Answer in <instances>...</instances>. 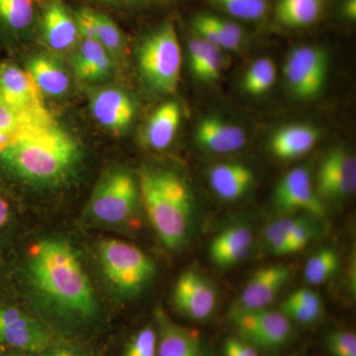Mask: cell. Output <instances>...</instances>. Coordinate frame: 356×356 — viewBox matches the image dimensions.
<instances>
[{"label": "cell", "mask_w": 356, "mask_h": 356, "mask_svg": "<svg viewBox=\"0 0 356 356\" xmlns=\"http://www.w3.org/2000/svg\"><path fill=\"white\" fill-rule=\"evenodd\" d=\"M224 356H259L257 348L240 337H229L222 344Z\"/></svg>", "instance_id": "38"}, {"label": "cell", "mask_w": 356, "mask_h": 356, "mask_svg": "<svg viewBox=\"0 0 356 356\" xmlns=\"http://www.w3.org/2000/svg\"><path fill=\"white\" fill-rule=\"evenodd\" d=\"M273 203L283 213L305 212L314 218L325 214L324 202L314 188L306 168H293L281 178L274 189Z\"/></svg>", "instance_id": "11"}, {"label": "cell", "mask_w": 356, "mask_h": 356, "mask_svg": "<svg viewBox=\"0 0 356 356\" xmlns=\"http://www.w3.org/2000/svg\"><path fill=\"white\" fill-rule=\"evenodd\" d=\"M42 33L44 43L56 51L69 50L79 35L76 19L60 1L53 2L44 11Z\"/></svg>", "instance_id": "23"}, {"label": "cell", "mask_w": 356, "mask_h": 356, "mask_svg": "<svg viewBox=\"0 0 356 356\" xmlns=\"http://www.w3.org/2000/svg\"><path fill=\"white\" fill-rule=\"evenodd\" d=\"M139 197V185L133 175L124 170H112L100 178L89 210L98 222L125 224L135 215Z\"/></svg>", "instance_id": "6"}, {"label": "cell", "mask_w": 356, "mask_h": 356, "mask_svg": "<svg viewBox=\"0 0 356 356\" xmlns=\"http://www.w3.org/2000/svg\"><path fill=\"white\" fill-rule=\"evenodd\" d=\"M286 300L293 302V303L305 306L307 308L312 309V310L318 312V313L323 314V311H324L322 299L320 298L317 293L308 289V288L296 290L290 296H288Z\"/></svg>", "instance_id": "39"}, {"label": "cell", "mask_w": 356, "mask_h": 356, "mask_svg": "<svg viewBox=\"0 0 356 356\" xmlns=\"http://www.w3.org/2000/svg\"><path fill=\"white\" fill-rule=\"evenodd\" d=\"M98 254L107 280L125 294L140 292L156 273L153 261L144 252L123 241H104Z\"/></svg>", "instance_id": "5"}, {"label": "cell", "mask_w": 356, "mask_h": 356, "mask_svg": "<svg viewBox=\"0 0 356 356\" xmlns=\"http://www.w3.org/2000/svg\"><path fill=\"white\" fill-rule=\"evenodd\" d=\"M74 69L77 79L81 81L98 83L113 74V60L99 42L83 39L74 54Z\"/></svg>", "instance_id": "22"}, {"label": "cell", "mask_w": 356, "mask_h": 356, "mask_svg": "<svg viewBox=\"0 0 356 356\" xmlns=\"http://www.w3.org/2000/svg\"><path fill=\"white\" fill-rule=\"evenodd\" d=\"M14 211L8 196L0 189V243L3 242L7 231L13 224Z\"/></svg>", "instance_id": "40"}, {"label": "cell", "mask_w": 356, "mask_h": 356, "mask_svg": "<svg viewBox=\"0 0 356 356\" xmlns=\"http://www.w3.org/2000/svg\"><path fill=\"white\" fill-rule=\"evenodd\" d=\"M324 7L325 0H278L276 19L285 27H307L320 19Z\"/></svg>", "instance_id": "28"}, {"label": "cell", "mask_w": 356, "mask_h": 356, "mask_svg": "<svg viewBox=\"0 0 356 356\" xmlns=\"http://www.w3.org/2000/svg\"><path fill=\"white\" fill-rule=\"evenodd\" d=\"M0 102L14 110L42 111L44 95L30 74L10 60L0 62Z\"/></svg>", "instance_id": "13"}, {"label": "cell", "mask_w": 356, "mask_h": 356, "mask_svg": "<svg viewBox=\"0 0 356 356\" xmlns=\"http://www.w3.org/2000/svg\"><path fill=\"white\" fill-rule=\"evenodd\" d=\"M28 269L36 286L58 307L81 318L95 314L92 287L69 245L57 240L36 243L29 250Z\"/></svg>", "instance_id": "1"}, {"label": "cell", "mask_w": 356, "mask_h": 356, "mask_svg": "<svg viewBox=\"0 0 356 356\" xmlns=\"http://www.w3.org/2000/svg\"><path fill=\"white\" fill-rule=\"evenodd\" d=\"M51 343L50 332L20 307L0 300V350L42 353Z\"/></svg>", "instance_id": "8"}, {"label": "cell", "mask_w": 356, "mask_h": 356, "mask_svg": "<svg viewBox=\"0 0 356 356\" xmlns=\"http://www.w3.org/2000/svg\"><path fill=\"white\" fill-rule=\"evenodd\" d=\"M79 158L76 140L57 126L0 152V177L26 184H56L72 172Z\"/></svg>", "instance_id": "2"}, {"label": "cell", "mask_w": 356, "mask_h": 356, "mask_svg": "<svg viewBox=\"0 0 356 356\" xmlns=\"http://www.w3.org/2000/svg\"><path fill=\"white\" fill-rule=\"evenodd\" d=\"M57 126L48 109L18 111L0 102V152L25 138L47 132Z\"/></svg>", "instance_id": "15"}, {"label": "cell", "mask_w": 356, "mask_h": 356, "mask_svg": "<svg viewBox=\"0 0 356 356\" xmlns=\"http://www.w3.org/2000/svg\"><path fill=\"white\" fill-rule=\"evenodd\" d=\"M188 54L189 65L196 79L203 83L220 79L225 65L221 49L195 35L189 41Z\"/></svg>", "instance_id": "27"}, {"label": "cell", "mask_w": 356, "mask_h": 356, "mask_svg": "<svg viewBox=\"0 0 356 356\" xmlns=\"http://www.w3.org/2000/svg\"><path fill=\"white\" fill-rule=\"evenodd\" d=\"M318 231L317 222H314L313 217L303 216L290 236V254L304 250L317 236Z\"/></svg>", "instance_id": "36"}, {"label": "cell", "mask_w": 356, "mask_h": 356, "mask_svg": "<svg viewBox=\"0 0 356 356\" xmlns=\"http://www.w3.org/2000/svg\"><path fill=\"white\" fill-rule=\"evenodd\" d=\"M254 243L252 229L243 225L229 227L213 238L209 257L215 266L228 268L243 261Z\"/></svg>", "instance_id": "20"}, {"label": "cell", "mask_w": 356, "mask_h": 356, "mask_svg": "<svg viewBox=\"0 0 356 356\" xmlns=\"http://www.w3.org/2000/svg\"><path fill=\"white\" fill-rule=\"evenodd\" d=\"M102 1L115 2V3L125 4H144L149 2V0H102Z\"/></svg>", "instance_id": "44"}, {"label": "cell", "mask_w": 356, "mask_h": 356, "mask_svg": "<svg viewBox=\"0 0 356 356\" xmlns=\"http://www.w3.org/2000/svg\"><path fill=\"white\" fill-rule=\"evenodd\" d=\"M2 273H1V266H0V278H1Z\"/></svg>", "instance_id": "46"}, {"label": "cell", "mask_w": 356, "mask_h": 356, "mask_svg": "<svg viewBox=\"0 0 356 356\" xmlns=\"http://www.w3.org/2000/svg\"><path fill=\"white\" fill-rule=\"evenodd\" d=\"M339 254L332 248H322L312 255L304 268V277L309 284H322L337 273Z\"/></svg>", "instance_id": "32"}, {"label": "cell", "mask_w": 356, "mask_h": 356, "mask_svg": "<svg viewBox=\"0 0 356 356\" xmlns=\"http://www.w3.org/2000/svg\"><path fill=\"white\" fill-rule=\"evenodd\" d=\"M181 121V110L175 102H168L154 110L145 128L144 140L147 147L163 149L172 144Z\"/></svg>", "instance_id": "26"}, {"label": "cell", "mask_w": 356, "mask_h": 356, "mask_svg": "<svg viewBox=\"0 0 356 356\" xmlns=\"http://www.w3.org/2000/svg\"><path fill=\"white\" fill-rule=\"evenodd\" d=\"M291 276V268L284 264H271L257 269L250 276L233 309L240 311L266 309L286 286Z\"/></svg>", "instance_id": "14"}, {"label": "cell", "mask_w": 356, "mask_h": 356, "mask_svg": "<svg viewBox=\"0 0 356 356\" xmlns=\"http://www.w3.org/2000/svg\"><path fill=\"white\" fill-rule=\"evenodd\" d=\"M175 308L185 317L195 322L209 320L216 311V287L202 273L187 270L175 283L173 290Z\"/></svg>", "instance_id": "12"}, {"label": "cell", "mask_w": 356, "mask_h": 356, "mask_svg": "<svg viewBox=\"0 0 356 356\" xmlns=\"http://www.w3.org/2000/svg\"><path fill=\"white\" fill-rule=\"evenodd\" d=\"M24 70L43 95L60 97L69 91L70 81L67 70L51 56H33L28 58Z\"/></svg>", "instance_id": "24"}, {"label": "cell", "mask_w": 356, "mask_h": 356, "mask_svg": "<svg viewBox=\"0 0 356 356\" xmlns=\"http://www.w3.org/2000/svg\"><path fill=\"white\" fill-rule=\"evenodd\" d=\"M275 64L268 58L254 60L245 72L242 88L245 92L252 96L266 95L273 88L276 81Z\"/></svg>", "instance_id": "30"}, {"label": "cell", "mask_w": 356, "mask_h": 356, "mask_svg": "<svg viewBox=\"0 0 356 356\" xmlns=\"http://www.w3.org/2000/svg\"><path fill=\"white\" fill-rule=\"evenodd\" d=\"M1 356H30L29 353H20V351H6Z\"/></svg>", "instance_id": "45"}, {"label": "cell", "mask_w": 356, "mask_h": 356, "mask_svg": "<svg viewBox=\"0 0 356 356\" xmlns=\"http://www.w3.org/2000/svg\"><path fill=\"white\" fill-rule=\"evenodd\" d=\"M140 197L159 240L177 250L189 242L193 199L184 178L166 170H146L140 175Z\"/></svg>", "instance_id": "3"}, {"label": "cell", "mask_w": 356, "mask_h": 356, "mask_svg": "<svg viewBox=\"0 0 356 356\" xmlns=\"http://www.w3.org/2000/svg\"><path fill=\"white\" fill-rule=\"evenodd\" d=\"M211 188L225 201H236L247 195L254 184V173L238 163H218L207 173Z\"/></svg>", "instance_id": "19"}, {"label": "cell", "mask_w": 356, "mask_h": 356, "mask_svg": "<svg viewBox=\"0 0 356 356\" xmlns=\"http://www.w3.org/2000/svg\"><path fill=\"white\" fill-rule=\"evenodd\" d=\"M332 356H356V336L350 331H334L325 339Z\"/></svg>", "instance_id": "37"}, {"label": "cell", "mask_w": 356, "mask_h": 356, "mask_svg": "<svg viewBox=\"0 0 356 356\" xmlns=\"http://www.w3.org/2000/svg\"><path fill=\"white\" fill-rule=\"evenodd\" d=\"M208 1L233 17L242 20H261L266 15L268 10L267 0H208Z\"/></svg>", "instance_id": "34"}, {"label": "cell", "mask_w": 356, "mask_h": 356, "mask_svg": "<svg viewBox=\"0 0 356 356\" xmlns=\"http://www.w3.org/2000/svg\"><path fill=\"white\" fill-rule=\"evenodd\" d=\"M159 336L156 356H206L202 339L194 330L172 322L165 314L158 315Z\"/></svg>", "instance_id": "18"}, {"label": "cell", "mask_w": 356, "mask_h": 356, "mask_svg": "<svg viewBox=\"0 0 356 356\" xmlns=\"http://www.w3.org/2000/svg\"><path fill=\"white\" fill-rule=\"evenodd\" d=\"M158 337L153 327H146L131 339L125 356H156Z\"/></svg>", "instance_id": "35"}, {"label": "cell", "mask_w": 356, "mask_h": 356, "mask_svg": "<svg viewBox=\"0 0 356 356\" xmlns=\"http://www.w3.org/2000/svg\"><path fill=\"white\" fill-rule=\"evenodd\" d=\"M316 192L321 200H344L356 191V159L355 154L337 147L331 149L318 166Z\"/></svg>", "instance_id": "10"}, {"label": "cell", "mask_w": 356, "mask_h": 356, "mask_svg": "<svg viewBox=\"0 0 356 356\" xmlns=\"http://www.w3.org/2000/svg\"><path fill=\"white\" fill-rule=\"evenodd\" d=\"M229 317L238 337L257 348H280L287 343L292 334L291 321L281 311L232 309Z\"/></svg>", "instance_id": "9"}, {"label": "cell", "mask_w": 356, "mask_h": 356, "mask_svg": "<svg viewBox=\"0 0 356 356\" xmlns=\"http://www.w3.org/2000/svg\"><path fill=\"white\" fill-rule=\"evenodd\" d=\"M95 40L106 49L110 55H120L125 48L120 29L106 14L92 10Z\"/></svg>", "instance_id": "33"}, {"label": "cell", "mask_w": 356, "mask_h": 356, "mask_svg": "<svg viewBox=\"0 0 356 356\" xmlns=\"http://www.w3.org/2000/svg\"><path fill=\"white\" fill-rule=\"evenodd\" d=\"M91 111L99 125L113 132L126 130L135 116L132 100L118 88H105L95 93Z\"/></svg>", "instance_id": "16"}, {"label": "cell", "mask_w": 356, "mask_h": 356, "mask_svg": "<svg viewBox=\"0 0 356 356\" xmlns=\"http://www.w3.org/2000/svg\"><path fill=\"white\" fill-rule=\"evenodd\" d=\"M329 72L327 51L313 44L293 48L283 67L290 92L298 99H312L322 92Z\"/></svg>", "instance_id": "7"}, {"label": "cell", "mask_w": 356, "mask_h": 356, "mask_svg": "<svg viewBox=\"0 0 356 356\" xmlns=\"http://www.w3.org/2000/svg\"><path fill=\"white\" fill-rule=\"evenodd\" d=\"M303 216L283 217L267 225L264 241L267 250L274 255L290 254L289 238Z\"/></svg>", "instance_id": "31"}, {"label": "cell", "mask_w": 356, "mask_h": 356, "mask_svg": "<svg viewBox=\"0 0 356 356\" xmlns=\"http://www.w3.org/2000/svg\"><path fill=\"white\" fill-rule=\"evenodd\" d=\"M140 74L154 90L175 93L181 74V49L177 30L168 22L149 34L138 51Z\"/></svg>", "instance_id": "4"}, {"label": "cell", "mask_w": 356, "mask_h": 356, "mask_svg": "<svg viewBox=\"0 0 356 356\" xmlns=\"http://www.w3.org/2000/svg\"><path fill=\"white\" fill-rule=\"evenodd\" d=\"M34 18L32 0H0V43L10 48L29 31Z\"/></svg>", "instance_id": "25"}, {"label": "cell", "mask_w": 356, "mask_h": 356, "mask_svg": "<svg viewBox=\"0 0 356 356\" xmlns=\"http://www.w3.org/2000/svg\"><path fill=\"white\" fill-rule=\"evenodd\" d=\"M79 34L83 39L95 40V25H93L92 9H81L76 13V18Z\"/></svg>", "instance_id": "41"}, {"label": "cell", "mask_w": 356, "mask_h": 356, "mask_svg": "<svg viewBox=\"0 0 356 356\" xmlns=\"http://www.w3.org/2000/svg\"><path fill=\"white\" fill-rule=\"evenodd\" d=\"M48 356H84L81 351L70 346H60L51 351Z\"/></svg>", "instance_id": "43"}, {"label": "cell", "mask_w": 356, "mask_h": 356, "mask_svg": "<svg viewBox=\"0 0 356 356\" xmlns=\"http://www.w3.org/2000/svg\"><path fill=\"white\" fill-rule=\"evenodd\" d=\"M192 27L197 36L215 44L222 51L242 50L243 44L238 43L229 34L222 17L208 13L198 14L192 20Z\"/></svg>", "instance_id": "29"}, {"label": "cell", "mask_w": 356, "mask_h": 356, "mask_svg": "<svg viewBox=\"0 0 356 356\" xmlns=\"http://www.w3.org/2000/svg\"><path fill=\"white\" fill-rule=\"evenodd\" d=\"M341 14L350 21L356 19V0H343L341 6Z\"/></svg>", "instance_id": "42"}, {"label": "cell", "mask_w": 356, "mask_h": 356, "mask_svg": "<svg viewBox=\"0 0 356 356\" xmlns=\"http://www.w3.org/2000/svg\"><path fill=\"white\" fill-rule=\"evenodd\" d=\"M321 133L307 124H291L276 130L269 140V149L274 156L292 161L305 156L317 145Z\"/></svg>", "instance_id": "21"}, {"label": "cell", "mask_w": 356, "mask_h": 356, "mask_svg": "<svg viewBox=\"0 0 356 356\" xmlns=\"http://www.w3.org/2000/svg\"><path fill=\"white\" fill-rule=\"evenodd\" d=\"M198 146L215 154H229L245 147L247 135L242 128L219 118L209 116L201 119L195 131Z\"/></svg>", "instance_id": "17"}]
</instances>
